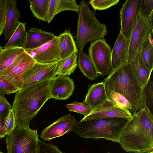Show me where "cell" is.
I'll list each match as a JSON object with an SVG mask.
<instances>
[{
    "instance_id": "cell-1",
    "label": "cell",
    "mask_w": 153,
    "mask_h": 153,
    "mask_svg": "<svg viewBox=\"0 0 153 153\" xmlns=\"http://www.w3.org/2000/svg\"><path fill=\"white\" fill-rule=\"evenodd\" d=\"M126 152L149 153L153 149V115L143 108L133 114L125 126L118 143Z\"/></svg>"
},
{
    "instance_id": "cell-2",
    "label": "cell",
    "mask_w": 153,
    "mask_h": 153,
    "mask_svg": "<svg viewBox=\"0 0 153 153\" xmlns=\"http://www.w3.org/2000/svg\"><path fill=\"white\" fill-rule=\"evenodd\" d=\"M51 80L31 84L16 93L12 105L16 126L29 128L31 120L49 99Z\"/></svg>"
},
{
    "instance_id": "cell-3",
    "label": "cell",
    "mask_w": 153,
    "mask_h": 153,
    "mask_svg": "<svg viewBox=\"0 0 153 153\" xmlns=\"http://www.w3.org/2000/svg\"><path fill=\"white\" fill-rule=\"evenodd\" d=\"M103 82L107 95L113 91L123 96L131 105L134 114L144 108L143 89L137 81L129 62H125L112 71Z\"/></svg>"
},
{
    "instance_id": "cell-4",
    "label": "cell",
    "mask_w": 153,
    "mask_h": 153,
    "mask_svg": "<svg viewBox=\"0 0 153 153\" xmlns=\"http://www.w3.org/2000/svg\"><path fill=\"white\" fill-rule=\"evenodd\" d=\"M130 119L112 118L82 120L74 126L71 131L83 138L104 139L119 143L123 130Z\"/></svg>"
},
{
    "instance_id": "cell-5",
    "label": "cell",
    "mask_w": 153,
    "mask_h": 153,
    "mask_svg": "<svg viewBox=\"0 0 153 153\" xmlns=\"http://www.w3.org/2000/svg\"><path fill=\"white\" fill-rule=\"evenodd\" d=\"M79 6L75 42L79 51H83L87 43L104 39L108 32L106 25L96 18L95 10H91L85 1Z\"/></svg>"
},
{
    "instance_id": "cell-6",
    "label": "cell",
    "mask_w": 153,
    "mask_h": 153,
    "mask_svg": "<svg viewBox=\"0 0 153 153\" xmlns=\"http://www.w3.org/2000/svg\"><path fill=\"white\" fill-rule=\"evenodd\" d=\"M37 131L15 126L6 135L7 153H38L39 140Z\"/></svg>"
},
{
    "instance_id": "cell-7",
    "label": "cell",
    "mask_w": 153,
    "mask_h": 153,
    "mask_svg": "<svg viewBox=\"0 0 153 153\" xmlns=\"http://www.w3.org/2000/svg\"><path fill=\"white\" fill-rule=\"evenodd\" d=\"M153 14L147 19L138 15L133 27L129 40L128 62L133 60L140 52L148 37L153 33Z\"/></svg>"
},
{
    "instance_id": "cell-8",
    "label": "cell",
    "mask_w": 153,
    "mask_h": 153,
    "mask_svg": "<svg viewBox=\"0 0 153 153\" xmlns=\"http://www.w3.org/2000/svg\"><path fill=\"white\" fill-rule=\"evenodd\" d=\"M88 51L97 74L108 75L112 71L111 49L106 39H102L91 42Z\"/></svg>"
},
{
    "instance_id": "cell-9",
    "label": "cell",
    "mask_w": 153,
    "mask_h": 153,
    "mask_svg": "<svg viewBox=\"0 0 153 153\" xmlns=\"http://www.w3.org/2000/svg\"><path fill=\"white\" fill-rule=\"evenodd\" d=\"M36 63L25 51L11 65L0 71V75L19 90L22 88V80L25 74Z\"/></svg>"
},
{
    "instance_id": "cell-10",
    "label": "cell",
    "mask_w": 153,
    "mask_h": 153,
    "mask_svg": "<svg viewBox=\"0 0 153 153\" xmlns=\"http://www.w3.org/2000/svg\"><path fill=\"white\" fill-rule=\"evenodd\" d=\"M25 50L36 63L47 64L58 62L60 60L58 36H56L52 40L37 48Z\"/></svg>"
},
{
    "instance_id": "cell-11",
    "label": "cell",
    "mask_w": 153,
    "mask_h": 153,
    "mask_svg": "<svg viewBox=\"0 0 153 153\" xmlns=\"http://www.w3.org/2000/svg\"><path fill=\"white\" fill-rule=\"evenodd\" d=\"M141 1L126 0L120 10V32L128 42L134 23L139 14Z\"/></svg>"
},
{
    "instance_id": "cell-12",
    "label": "cell",
    "mask_w": 153,
    "mask_h": 153,
    "mask_svg": "<svg viewBox=\"0 0 153 153\" xmlns=\"http://www.w3.org/2000/svg\"><path fill=\"white\" fill-rule=\"evenodd\" d=\"M58 63L59 61L47 64L36 62L25 74L22 88L31 84L51 80L56 76Z\"/></svg>"
},
{
    "instance_id": "cell-13",
    "label": "cell",
    "mask_w": 153,
    "mask_h": 153,
    "mask_svg": "<svg viewBox=\"0 0 153 153\" xmlns=\"http://www.w3.org/2000/svg\"><path fill=\"white\" fill-rule=\"evenodd\" d=\"M76 118L71 114L63 116L42 131L40 137L44 141H49L56 137L62 136L71 131L77 123Z\"/></svg>"
},
{
    "instance_id": "cell-14",
    "label": "cell",
    "mask_w": 153,
    "mask_h": 153,
    "mask_svg": "<svg viewBox=\"0 0 153 153\" xmlns=\"http://www.w3.org/2000/svg\"><path fill=\"white\" fill-rule=\"evenodd\" d=\"M74 88V81L68 76H56L51 80L49 89V99H67L72 95Z\"/></svg>"
},
{
    "instance_id": "cell-15",
    "label": "cell",
    "mask_w": 153,
    "mask_h": 153,
    "mask_svg": "<svg viewBox=\"0 0 153 153\" xmlns=\"http://www.w3.org/2000/svg\"><path fill=\"white\" fill-rule=\"evenodd\" d=\"M133 114L129 111L113 105L108 100L98 108L93 110L82 120L104 119L112 118L130 119Z\"/></svg>"
},
{
    "instance_id": "cell-16",
    "label": "cell",
    "mask_w": 153,
    "mask_h": 153,
    "mask_svg": "<svg viewBox=\"0 0 153 153\" xmlns=\"http://www.w3.org/2000/svg\"><path fill=\"white\" fill-rule=\"evenodd\" d=\"M52 33L35 27L26 30L23 48L34 49L39 47L53 39L55 37Z\"/></svg>"
},
{
    "instance_id": "cell-17",
    "label": "cell",
    "mask_w": 153,
    "mask_h": 153,
    "mask_svg": "<svg viewBox=\"0 0 153 153\" xmlns=\"http://www.w3.org/2000/svg\"><path fill=\"white\" fill-rule=\"evenodd\" d=\"M128 48L129 42L120 32L111 50L112 71L128 62Z\"/></svg>"
},
{
    "instance_id": "cell-18",
    "label": "cell",
    "mask_w": 153,
    "mask_h": 153,
    "mask_svg": "<svg viewBox=\"0 0 153 153\" xmlns=\"http://www.w3.org/2000/svg\"><path fill=\"white\" fill-rule=\"evenodd\" d=\"M108 100L103 82L94 84L90 87L83 102L93 110L100 107Z\"/></svg>"
},
{
    "instance_id": "cell-19",
    "label": "cell",
    "mask_w": 153,
    "mask_h": 153,
    "mask_svg": "<svg viewBox=\"0 0 153 153\" xmlns=\"http://www.w3.org/2000/svg\"><path fill=\"white\" fill-rule=\"evenodd\" d=\"M21 17L20 12L15 0H8L7 10L4 31L5 40L9 39L17 27Z\"/></svg>"
},
{
    "instance_id": "cell-20",
    "label": "cell",
    "mask_w": 153,
    "mask_h": 153,
    "mask_svg": "<svg viewBox=\"0 0 153 153\" xmlns=\"http://www.w3.org/2000/svg\"><path fill=\"white\" fill-rule=\"evenodd\" d=\"M130 62L134 74L141 87L143 88L150 79L152 72L146 67L138 53Z\"/></svg>"
},
{
    "instance_id": "cell-21",
    "label": "cell",
    "mask_w": 153,
    "mask_h": 153,
    "mask_svg": "<svg viewBox=\"0 0 153 153\" xmlns=\"http://www.w3.org/2000/svg\"><path fill=\"white\" fill-rule=\"evenodd\" d=\"M58 36L60 42V60L68 57L74 53H77L79 51L69 29L65 30Z\"/></svg>"
},
{
    "instance_id": "cell-22",
    "label": "cell",
    "mask_w": 153,
    "mask_h": 153,
    "mask_svg": "<svg viewBox=\"0 0 153 153\" xmlns=\"http://www.w3.org/2000/svg\"><path fill=\"white\" fill-rule=\"evenodd\" d=\"M77 66L83 75L92 81L97 79L98 74L94 65L88 55L83 51L77 53Z\"/></svg>"
},
{
    "instance_id": "cell-23",
    "label": "cell",
    "mask_w": 153,
    "mask_h": 153,
    "mask_svg": "<svg viewBox=\"0 0 153 153\" xmlns=\"http://www.w3.org/2000/svg\"><path fill=\"white\" fill-rule=\"evenodd\" d=\"M22 47L4 48L0 53V71L11 65L25 52Z\"/></svg>"
},
{
    "instance_id": "cell-24",
    "label": "cell",
    "mask_w": 153,
    "mask_h": 153,
    "mask_svg": "<svg viewBox=\"0 0 153 153\" xmlns=\"http://www.w3.org/2000/svg\"><path fill=\"white\" fill-rule=\"evenodd\" d=\"M77 66V53H74L71 56L59 61L56 75L68 76L73 73Z\"/></svg>"
},
{
    "instance_id": "cell-25",
    "label": "cell",
    "mask_w": 153,
    "mask_h": 153,
    "mask_svg": "<svg viewBox=\"0 0 153 153\" xmlns=\"http://www.w3.org/2000/svg\"><path fill=\"white\" fill-rule=\"evenodd\" d=\"M26 23L19 22L17 27L4 46V48L14 47L23 48L26 32Z\"/></svg>"
},
{
    "instance_id": "cell-26",
    "label": "cell",
    "mask_w": 153,
    "mask_h": 153,
    "mask_svg": "<svg viewBox=\"0 0 153 153\" xmlns=\"http://www.w3.org/2000/svg\"><path fill=\"white\" fill-rule=\"evenodd\" d=\"M30 8L34 16L46 22L50 0H29Z\"/></svg>"
},
{
    "instance_id": "cell-27",
    "label": "cell",
    "mask_w": 153,
    "mask_h": 153,
    "mask_svg": "<svg viewBox=\"0 0 153 153\" xmlns=\"http://www.w3.org/2000/svg\"><path fill=\"white\" fill-rule=\"evenodd\" d=\"M108 100L114 106L126 110L134 114L132 106L123 96L117 92L111 91L107 95Z\"/></svg>"
},
{
    "instance_id": "cell-28",
    "label": "cell",
    "mask_w": 153,
    "mask_h": 153,
    "mask_svg": "<svg viewBox=\"0 0 153 153\" xmlns=\"http://www.w3.org/2000/svg\"><path fill=\"white\" fill-rule=\"evenodd\" d=\"M12 106L4 95H0V139L6 135L4 124L6 119Z\"/></svg>"
},
{
    "instance_id": "cell-29",
    "label": "cell",
    "mask_w": 153,
    "mask_h": 153,
    "mask_svg": "<svg viewBox=\"0 0 153 153\" xmlns=\"http://www.w3.org/2000/svg\"><path fill=\"white\" fill-rule=\"evenodd\" d=\"M149 36L144 42L140 53L146 67L152 71L153 69V44L150 42Z\"/></svg>"
},
{
    "instance_id": "cell-30",
    "label": "cell",
    "mask_w": 153,
    "mask_h": 153,
    "mask_svg": "<svg viewBox=\"0 0 153 153\" xmlns=\"http://www.w3.org/2000/svg\"><path fill=\"white\" fill-rule=\"evenodd\" d=\"M56 15L65 10L73 11L77 13L79 5L75 0H54Z\"/></svg>"
},
{
    "instance_id": "cell-31",
    "label": "cell",
    "mask_w": 153,
    "mask_h": 153,
    "mask_svg": "<svg viewBox=\"0 0 153 153\" xmlns=\"http://www.w3.org/2000/svg\"><path fill=\"white\" fill-rule=\"evenodd\" d=\"M66 106L68 111L82 114L84 117L89 115L92 110L88 105L83 102H79L74 101L66 104Z\"/></svg>"
},
{
    "instance_id": "cell-32",
    "label": "cell",
    "mask_w": 153,
    "mask_h": 153,
    "mask_svg": "<svg viewBox=\"0 0 153 153\" xmlns=\"http://www.w3.org/2000/svg\"><path fill=\"white\" fill-rule=\"evenodd\" d=\"M145 98L144 108L149 109L153 114V85L152 81L150 79L143 88Z\"/></svg>"
},
{
    "instance_id": "cell-33",
    "label": "cell",
    "mask_w": 153,
    "mask_h": 153,
    "mask_svg": "<svg viewBox=\"0 0 153 153\" xmlns=\"http://www.w3.org/2000/svg\"><path fill=\"white\" fill-rule=\"evenodd\" d=\"M119 0H91L89 3L95 10H106L117 4Z\"/></svg>"
},
{
    "instance_id": "cell-34",
    "label": "cell",
    "mask_w": 153,
    "mask_h": 153,
    "mask_svg": "<svg viewBox=\"0 0 153 153\" xmlns=\"http://www.w3.org/2000/svg\"><path fill=\"white\" fill-rule=\"evenodd\" d=\"M153 13V0H141L139 14L147 19Z\"/></svg>"
},
{
    "instance_id": "cell-35",
    "label": "cell",
    "mask_w": 153,
    "mask_h": 153,
    "mask_svg": "<svg viewBox=\"0 0 153 153\" xmlns=\"http://www.w3.org/2000/svg\"><path fill=\"white\" fill-rule=\"evenodd\" d=\"M38 153H64L53 144L45 143L39 140Z\"/></svg>"
},
{
    "instance_id": "cell-36",
    "label": "cell",
    "mask_w": 153,
    "mask_h": 153,
    "mask_svg": "<svg viewBox=\"0 0 153 153\" xmlns=\"http://www.w3.org/2000/svg\"><path fill=\"white\" fill-rule=\"evenodd\" d=\"M8 0H0V36L3 33L5 25Z\"/></svg>"
},
{
    "instance_id": "cell-37",
    "label": "cell",
    "mask_w": 153,
    "mask_h": 153,
    "mask_svg": "<svg viewBox=\"0 0 153 153\" xmlns=\"http://www.w3.org/2000/svg\"><path fill=\"white\" fill-rule=\"evenodd\" d=\"M19 90L4 79L0 75V95L10 94L16 93Z\"/></svg>"
},
{
    "instance_id": "cell-38",
    "label": "cell",
    "mask_w": 153,
    "mask_h": 153,
    "mask_svg": "<svg viewBox=\"0 0 153 153\" xmlns=\"http://www.w3.org/2000/svg\"><path fill=\"white\" fill-rule=\"evenodd\" d=\"M15 126V117L12 109L10 111L5 123L4 127L6 135L10 133Z\"/></svg>"
},
{
    "instance_id": "cell-39",
    "label": "cell",
    "mask_w": 153,
    "mask_h": 153,
    "mask_svg": "<svg viewBox=\"0 0 153 153\" xmlns=\"http://www.w3.org/2000/svg\"><path fill=\"white\" fill-rule=\"evenodd\" d=\"M3 49L1 47V46L0 45V53Z\"/></svg>"
},
{
    "instance_id": "cell-40",
    "label": "cell",
    "mask_w": 153,
    "mask_h": 153,
    "mask_svg": "<svg viewBox=\"0 0 153 153\" xmlns=\"http://www.w3.org/2000/svg\"><path fill=\"white\" fill-rule=\"evenodd\" d=\"M149 153H153V151H151V152H149Z\"/></svg>"
},
{
    "instance_id": "cell-41",
    "label": "cell",
    "mask_w": 153,
    "mask_h": 153,
    "mask_svg": "<svg viewBox=\"0 0 153 153\" xmlns=\"http://www.w3.org/2000/svg\"><path fill=\"white\" fill-rule=\"evenodd\" d=\"M0 153H3L1 151H0Z\"/></svg>"
},
{
    "instance_id": "cell-42",
    "label": "cell",
    "mask_w": 153,
    "mask_h": 153,
    "mask_svg": "<svg viewBox=\"0 0 153 153\" xmlns=\"http://www.w3.org/2000/svg\"><path fill=\"white\" fill-rule=\"evenodd\" d=\"M110 153V152H108V153Z\"/></svg>"
}]
</instances>
